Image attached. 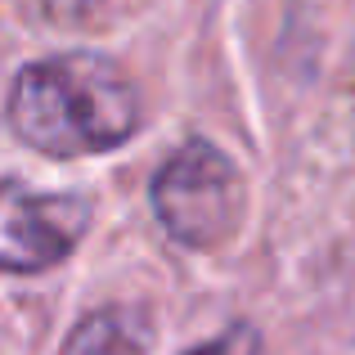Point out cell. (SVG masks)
<instances>
[{
    "instance_id": "obj_1",
    "label": "cell",
    "mask_w": 355,
    "mask_h": 355,
    "mask_svg": "<svg viewBox=\"0 0 355 355\" xmlns=\"http://www.w3.org/2000/svg\"><path fill=\"white\" fill-rule=\"evenodd\" d=\"M9 126L50 157L108 153L139 130V95L104 54L72 50L27 63L9 86Z\"/></svg>"
},
{
    "instance_id": "obj_2",
    "label": "cell",
    "mask_w": 355,
    "mask_h": 355,
    "mask_svg": "<svg viewBox=\"0 0 355 355\" xmlns=\"http://www.w3.org/2000/svg\"><path fill=\"white\" fill-rule=\"evenodd\" d=\"M153 211L175 243L220 248L243 220V175L207 139H189L153 175Z\"/></svg>"
},
{
    "instance_id": "obj_3",
    "label": "cell",
    "mask_w": 355,
    "mask_h": 355,
    "mask_svg": "<svg viewBox=\"0 0 355 355\" xmlns=\"http://www.w3.org/2000/svg\"><path fill=\"white\" fill-rule=\"evenodd\" d=\"M90 202L77 193H36L23 180H0V270H50L86 239Z\"/></svg>"
},
{
    "instance_id": "obj_4",
    "label": "cell",
    "mask_w": 355,
    "mask_h": 355,
    "mask_svg": "<svg viewBox=\"0 0 355 355\" xmlns=\"http://www.w3.org/2000/svg\"><path fill=\"white\" fill-rule=\"evenodd\" d=\"M153 342L144 311L130 306H104V311L86 315L63 342V355H144Z\"/></svg>"
},
{
    "instance_id": "obj_5",
    "label": "cell",
    "mask_w": 355,
    "mask_h": 355,
    "mask_svg": "<svg viewBox=\"0 0 355 355\" xmlns=\"http://www.w3.org/2000/svg\"><path fill=\"white\" fill-rule=\"evenodd\" d=\"M257 351H261V333L252 329V324H234V329H225L220 338L193 347L189 355H257Z\"/></svg>"
},
{
    "instance_id": "obj_6",
    "label": "cell",
    "mask_w": 355,
    "mask_h": 355,
    "mask_svg": "<svg viewBox=\"0 0 355 355\" xmlns=\"http://www.w3.org/2000/svg\"><path fill=\"white\" fill-rule=\"evenodd\" d=\"M36 9H41L50 23H81L86 14L99 9V0H36Z\"/></svg>"
}]
</instances>
